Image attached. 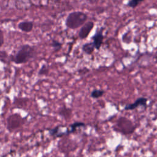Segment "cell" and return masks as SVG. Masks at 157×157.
<instances>
[{
    "label": "cell",
    "instance_id": "6da1fadb",
    "mask_svg": "<svg viewBox=\"0 0 157 157\" xmlns=\"http://www.w3.org/2000/svg\"><path fill=\"white\" fill-rule=\"evenodd\" d=\"M35 55L34 48L29 45H22L16 54L11 57V61L15 64H23L33 59Z\"/></svg>",
    "mask_w": 157,
    "mask_h": 157
},
{
    "label": "cell",
    "instance_id": "7a4b0ae2",
    "mask_svg": "<svg viewBox=\"0 0 157 157\" xmlns=\"http://www.w3.org/2000/svg\"><path fill=\"white\" fill-rule=\"evenodd\" d=\"M87 15L83 12L77 11L69 14L66 20V26L70 29H76L82 26L86 21Z\"/></svg>",
    "mask_w": 157,
    "mask_h": 157
},
{
    "label": "cell",
    "instance_id": "3957f363",
    "mask_svg": "<svg viewBox=\"0 0 157 157\" xmlns=\"http://www.w3.org/2000/svg\"><path fill=\"white\" fill-rule=\"evenodd\" d=\"M115 126V131H117L123 134H131L134 131L136 128L132 121L125 117L119 118Z\"/></svg>",
    "mask_w": 157,
    "mask_h": 157
},
{
    "label": "cell",
    "instance_id": "277c9868",
    "mask_svg": "<svg viewBox=\"0 0 157 157\" xmlns=\"http://www.w3.org/2000/svg\"><path fill=\"white\" fill-rule=\"evenodd\" d=\"M147 101H148V99L146 98L140 97L137 98L133 103L126 105L124 107L123 110H133L140 106H142L144 108H146L147 105Z\"/></svg>",
    "mask_w": 157,
    "mask_h": 157
},
{
    "label": "cell",
    "instance_id": "5b68a950",
    "mask_svg": "<svg viewBox=\"0 0 157 157\" xmlns=\"http://www.w3.org/2000/svg\"><path fill=\"white\" fill-rule=\"evenodd\" d=\"M94 27V23L92 21H88L86 23H84L81 29L79 31L78 36L80 39H84L88 37L91 31Z\"/></svg>",
    "mask_w": 157,
    "mask_h": 157
},
{
    "label": "cell",
    "instance_id": "8992f818",
    "mask_svg": "<svg viewBox=\"0 0 157 157\" xmlns=\"http://www.w3.org/2000/svg\"><path fill=\"white\" fill-rule=\"evenodd\" d=\"M104 39V36L102 35V30L98 31L93 37V44L94 45V48L97 50H99L102 42Z\"/></svg>",
    "mask_w": 157,
    "mask_h": 157
},
{
    "label": "cell",
    "instance_id": "52a82bcc",
    "mask_svg": "<svg viewBox=\"0 0 157 157\" xmlns=\"http://www.w3.org/2000/svg\"><path fill=\"white\" fill-rule=\"evenodd\" d=\"M86 126L85 123L80 121H75L72 124H71L66 131H64V134L69 135L70 134H72L77 131V129L80 127H85Z\"/></svg>",
    "mask_w": 157,
    "mask_h": 157
},
{
    "label": "cell",
    "instance_id": "ba28073f",
    "mask_svg": "<svg viewBox=\"0 0 157 157\" xmlns=\"http://www.w3.org/2000/svg\"><path fill=\"white\" fill-rule=\"evenodd\" d=\"M18 28L25 33H28L32 31L33 28V23L31 21H23L18 24Z\"/></svg>",
    "mask_w": 157,
    "mask_h": 157
},
{
    "label": "cell",
    "instance_id": "9c48e42d",
    "mask_svg": "<svg viewBox=\"0 0 157 157\" xmlns=\"http://www.w3.org/2000/svg\"><path fill=\"white\" fill-rule=\"evenodd\" d=\"M61 127V125H58L53 128L50 129L48 130L50 135L53 137L54 138H58V137H61L63 136V132L60 131Z\"/></svg>",
    "mask_w": 157,
    "mask_h": 157
},
{
    "label": "cell",
    "instance_id": "30bf717a",
    "mask_svg": "<svg viewBox=\"0 0 157 157\" xmlns=\"http://www.w3.org/2000/svg\"><path fill=\"white\" fill-rule=\"evenodd\" d=\"M94 45L93 42H88L82 46V50L87 55H91L94 50Z\"/></svg>",
    "mask_w": 157,
    "mask_h": 157
},
{
    "label": "cell",
    "instance_id": "8fae6325",
    "mask_svg": "<svg viewBox=\"0 0 157 157\" xmlns=\"http://www.w3.org/2000/svg\"><path fill=\"white\" fill-rule=\"evenodd\" d=\"M105 93V91L102 90H98V89H96V90H94L91 91V94H90V96L92 98H94V99H98V98H99L101 97H102L104 94Z\"/></svg>",
    "mask_w": 157,
    "mask_h": 157
},
{
    "label": "cell",
    "instance_id": "7c38bea8",
    "mask_svg": "<svg viewBox=\"0 0 157 157\" xmlns=\"http://www.w3.org/2000/svg\"><path fill=\"white\" fill-rule=\"evenodd\" d=\"M71 110L66 107H63L59 111V115L63 117L64 118H68L71 114Z\"/></svg>",
    "mask_w": 157,
    "mask_h": 157
},
{
    "label": "cell",
    "instance_id": "4fadbf2b",
    "mask_svg": "<svg viewBox=\"0 0 157 157\" xmlns=\"http://www.w3.org/2000/svg\"><path fill=\"white\" fill-rule=\"evenodd\" d=\"M48 73V68L45 64H43L39 71L38 74L39 75H45Z\"/></svg>",
    "mask_w": 157,
    "mask_h": 157
},
{
    "label": "cell",
    "instance_id": "5bb4252c",
    "mask_svg": "<svg viewBox=\"0 0 157 157\" xmlns=\"http://www.w3.org/2000/svg\"><path fill=\"white\" fill-rule=\"evenodd\" d=\"M144 1V0H131V1H129L128 2L127 6L130 7H131V8H134V7H137V5L140 2H141Z\"/></svg>",
    "mask_w": 157,
    "mask_h": 157
},
{
    "label": "cell",
    "instance_id": "9a60e30c",
    "mask_svg": "<svg viewBox=\"0 0 157 157\" xmlns=\"http://www.w3.org/2000/svg\"><path fill=\"white\" fill-rule=\"evenodd\" d=\"M51 45L54 48V50L55 51H58L61 48V44L60 42H59L58 41L55 40H52Z\"/></svg>",
    "mask_w": 157,
    "mask_h": 157
},
{
    "label": "cell",
    "instance_id": "2e32d148",
    "mask_svg": "<svg viewBox=\"0 0 157 157\" xmlns=\"http://www.w3.org/2000/svg\"><path fill=\"white\" fill-rule=\"evenodd\" d=\"M4 44V35L1 30H0V46Z\"/></svg>",
    "mask_w": 157,
    "mask_h": 157
},
{
    "label": "cell",
    "instance_id": "e0dca14e",
    "mask_svg": "<svg viewBox=\"0 0 157 157\" xmlns=\"http://www.w3.org/2000/svg\"><path fill=\"white\" fill-rule=\"evenodd\" d=\"M0 99H1V98H0Z\"/></svg>",
    "mask_w": 157,
    "mask_h": 157
}]
</instances>
